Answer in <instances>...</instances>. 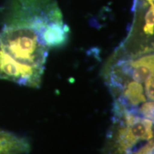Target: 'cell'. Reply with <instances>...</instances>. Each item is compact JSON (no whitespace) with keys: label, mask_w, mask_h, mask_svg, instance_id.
<instances>
[{"label":"cell","mask_w":154,"mask_h":154,"mask_svg":"<svg viewBox=\"0 0 154 154\" xmlns=\"http://www.w3.org/2000/svg\"><path fill=\"white\" fill-rule=\"evenodd\" d=\"M49 50L42 31L34 25L7 20L0 32V79L41 87Z\"/></svg>","instance_id":"1"},{"label":"cell","mask_w":154,"mask_h":154,"mask_svg":"<svg viewBox=\"0 0 154 154\" xmlns=\"http://www.w3.org/2000/svg\"><path fill=\"white\" fill-rule=\"evenodd\" d=\"M102 76L113 104L153 120V51L132 54L116 48Z\"/></svg>","instance_id":"2"},{"label":"cell","mask_w":154,"mask_h":154,"mask_svg":"<svg viewBox=\"0 0 154 154\" xmlns=\"http://www.w3.org/2000/svg\"><path fill=\"white\" fill-rule=\"evenodd\" d=\"M112 114L101 154H129L153 139V120L115 106Z\"/></svg>","instance_id":"3"},{"label":"cell","mask_w":154,"mask_h":154,"mask_svg":"<svg viewBox=\"0 0 154 154\" xmlns=\"http://www.w3.org/2000/svg\"><path fill=\"white\" fill-rule=\"evenodd\" d=\"M153 0H134V21L119 47L134 54L153 51Z\"/></svg>","instance_id":"4"},{"label":"cell","mask_w":154,"mask_h":154,"mask_svg":"<svg viewBox=\"0 0 154 154\" xmlns=\"http://www.w3.org/2000/svg\"><path fill=\"white\" fill-rule=\"evenodd\" d=\"M31 149L26 138L0 129V154H28Z\"/></svg>","instance_id":"5"},{"label":"cell","mask_w":154,"mask_h":154,"mask_svg":"<svg viewBox=\"0 0 154 154\" xmlns=\"http://www.w3.org/2000/svg\"><path fill=\"white\" fill-rule=\"evenodd\" d=\"M129 154H153V139L140 146Z\"/></svg>","instance_id":"6"}]
</instances>
